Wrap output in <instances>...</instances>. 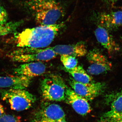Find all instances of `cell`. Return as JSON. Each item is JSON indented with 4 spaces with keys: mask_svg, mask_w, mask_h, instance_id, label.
Listing matches in <instances>:
<instances>
[{
    "mask_svg": "<svg viewBox=\"0 0 122 122\" xmlns=\"http://www.w3.org/2000/svg\"><path fill=\"white\" fill-rule=\"evenodd\" d=\"M8 19V14L5 9L0 5V22L4 23L7 22Z\"/></svg>",
    "mask_w": 122,
    "mask_h": 122,
    "instance_id": "44dd1931",
    "label": "cell"
},
{
    "mask_svg": "<svg viewBox=\"0 0 122 122\" xmlns=\"http://www.w3.org/2000/svg\"><path fill=\"white\" fill-rule=\"evenodd\" d=\"M105 100L111 109L122 113V90L107 95Z\"/></svg>",
    "mask_w": 122,
    "mask_h": 122,
    "instance_id": "2e32d148",
    "label": "cell"
},
{
    "mask_svg": "<svg viewBox=\"0 0 122 122\" xmlns=\"http://www.w3.org/2000/svg\"><path fill=\"white\" fill-rule=\"evenodd\" d=\"M95 35L97 41L111 56L119 52L120 46L117 43L109 30L99 25L95 31Z\"/></svg>",
    "mask_w": 122,
    "mask_h": 122,
    "instance_id": "9c48e42d",
    "label": "cell"
},
{
    "mask_svg": "<svg viewBox=\"0 0 122 122\" xmlns=\"http://www.w3.org/2000/svg\"><path fill=\"white\" fill-rule=\"evenodd\" d=\"M61 60L64 68L71 69L77 65L78 61L76 57L68 55H61Z\"/></svg>",
    "mask_w": 122,
    "mask_h": 122,
    "instance_id": "ac0fdd59",
    "label": "cell"
},
{
    "mask_svg": "<svg viewBox=\"0 0 122 122\" xmlns=\"http://www.w3.org/2000/svg\"><path fill=\"white\" fill-rule=\"evenodd\" d=\"M121 39H122V37H121Z\"/></svg>",
    "mask_w": 122,
    "mask_h": 122,
    "instance_id": "4316f807",
    "label": "cell"
},
{
    "mask_svg": "<svg viewBox=\"0 0 122 122\" xmlns=\"http://www.w3.org/2000/svg\"><path fill=\"white\" fill-rule=\"evenodd\" d=\"M5 110L4 107L0 103V118L2 116V115L5 114Z\"/></svg>",
    "mask_w": 122,
    "mask_h": 122,
    "instance_id": "603a6c76",
    "label": "cell"
},
{
    "mask_svg": "<svg viewBox=\"0 0 122 122\" xmlns=\"http://www.w3.org/2000/svg\"><path fill=\"white\" fill-rule=\"evenodd\" d=\"M1 98L9 103L11 109L17 111L30 108L36 100V98L25 89L0 90Z\"/></svg>",
    "mask_w": 122,
    "mask_h": 122,
    "instance_id": "5b68a950",
    "label": "cell"
},
{
    "mask_svg": "<svg viewBox=\"0 0 122 122\" xmlns=\"http://www.w3.org/2000/svg\"><path fill=\"white\" fill-rule=\"evenodd\" d=\"M67 87L62 78L57 74L48 75L41 82L42 96L48 101L65 100Z\"/></svg>",
    "mask_w": 122,
    "mask_h": 122,
    "instance_id": "3957f363",
    "label": "cell"
},
{
    "mask_svg": "<svg viewBox=\"0 0 122 122\" xmlns=\"http://www.w3.org/2000/svg\"><path fill=\"white\" fill-rule=\"evenodd\" d=\"M25 5L39 25L57 24L65 14V8L58 0H29Z\"/></svg>",
    "mask_w": 122,
    "mask_h": 122,
    "instance_id": "7a4b0ae2",
    "label": "cell"
},
{
    "mask_svg": "<svg viewBox=\"0 0 122 122\" xmlns=\"http://www.w3.org/2000/svg\"><path fill=\"white\" fill-rule=\"evenodd\" d=\"M32 81V78L20 75L0 76V88L25 89Z\"/></svg>",
    "mask_w": 122,
    "mask_h": 122,
    "instance_id": "4fadbf2b",
    "label": "cell"
},
{
    "mask_svg": "<svg viewBox=\"0 0 122 122\" xmlns=\"http://www.w3.org/2000/svg\"><path fill=\"white\" fill-rule=\"evenodd\" d=\"M24 21L0 22V36H5L15 32L24 22Z\"/></svg>",
    "mask_w": 122,
    "mask_h": 122,
    "instance_id": "e0dca14e",
    "label": "cell"
},
{
    "mask_svg": "<svg viewBox=\"0 0 122 122\" xmlns=\"http://www.w3.org/2000/svg\"><path fill=\"white\" fill-rule=\"evenodd\" d=\"M99 25L109 30L122 26V11L102 13L98 16Z\"/></svg>",
    "mask_w": 122,
    "mask_h": 122,
    "instance_id": "5bb4252c",
    "label": "cell"
},
{
    "mask_svg": "<svg viewBox=\"0 0 122 122\" xmlns=\"http://www.w3.org/2000/svg\"><path fill=\"white\" fill-rule=\"evenodd\" d=\"M57 55L51 47L45 49L20 48L11 52L8 57L13 61L27 63L47 61L54 59Z\"/></svg>",
    "mask_w": 122,
    "mask_h": 122,
    "instance_id": "277c9868",
    "label": "cell"
},
{
    "mask_svg": "<svg viewBox=\"0 0 122 122\" xmlns=\"http://www.w3.org/2000/svg\"><path fill=\"white\" fill-rule=\"evenodd\" d=\"M65 25V22H62L26 29L15 34L14 41L20 48H45L53 41Z\"/></svg>",
    "mask_w": 122,
    "mask_h": 122,
    "instance_id": "6da1fadb",
    "label": "cell"
},
{
    "mask_svg": "<svg viewBox=\"0 0 122 122\" xmlns=\"http://www.w3.org/2000/svg\"><path fill=\"white\" fill-rule=\"evenodd\" d=\"M89 66L87 73L91 75H97L110 71L112 68L111 62L97 49H93L86 54Z\"/></svg>",
    "mask_w": 122,
    "mask_h": 122,
    "instance_id": "52a82bcc",
    "label": "cell"
},
{
    "mask_svg": "<svg viewBox=\"0 0 122 122\" xmlns=\"http://www.w3.org/2000/svg\"><path fill=\"white\" fill-rule=\"evenodd\" d=\"M105 3H107V0H102Z\"/></svg>",
    "mask_w": 122,
    "mask_h": 122,
    "instance_id": "484cf974",
    "label": "cell"
},
{
    "mask_svg": "<svg viewBox=\"0 0 122 122\" xmlns=\"http://www.w3.org/2000/svg\"><path fill=\"white\" fill-rule=\"evenodd\" d=\"M0 122H20L17 118L13 115L4 114L0 118Z\"/></svg>",
    "mask_w": 122,
    "mask_h": 122,
    "instance_id": "ffe728a7",
    "label": "cell"
},
{
    "mask_svg": "<svg viewBox=\"0 0 122 122\" xmlns=\"http://www.w3.org/2000/svg\"><path fill=\"white\" fill-rule=\"evenodd\" d=\"M32 122H66V120L65 118L62 119V120H59V121H55V122H49V121H37V120H33L32 119Z\"/></svg>",
    "mask_w": 122,
    "mask_h": 122,
    "instance_id": "7402d4cb",
    "label": "cell"
},
{
    "mask_svg": "<svg viewBox=\"0 0 122 122\" xmlns=\"http://www.w3.org/2000/svg\"><path fill=\"white\" fill-rule=\"evenodd\" d=\"M109 122H122V113L111 109L102 116Z\"/></svg>",
    "mask_w": 122,
    "mask_h": 122,
    "instance_id": "d6986e66",
    "label": "cell"
},
{
    "mask_svg": "<svg viewBox=\"0 0 122 122\" xmlns=\"http://www.w3.org/2000/svg\"><path fill=\"white\" fill-rule=\"evenodd\" d=\"M64 70L70 74L73 79L76 81L82 83H89L94 82L93 79L81 66H77L71 69L64 68Z\"/></svg>",
    "mask_w": 122,
    "mask_h": 122,
    "instance_id": "9a60e30c",
    "label": "cell"
},
{
    "mask_svg": "<svg viewBox=\"0 0 122 122\" xmlns=\"http://www.w3.org/2000/svg\"><path fill=\"white\" fill-rule=\"evenodd\" d=\"M65 118V114L60 106L54 103L44 102L34 114L33 120L55 122Z\"/></svg>",
    "mask_w": 122,
    "mask_h": 122,
    "instance_id": "ba28073f",
    "label": "cell"
},
{
    "mask_svg": "<svg viewBox=\"0 0 122 122\" xmlns=\"http://www.w3.org/2000/svg\"><path fill=\"white\" fill-rule=\"evenodd\" d=\"M97 122H109L104 117L102 116L100 118V119Z\"/></svg>",
    "mask_w": 122,
    "mask_h": 122,
    "instance_id": "cb8c5ba5",
    "label": "cell"
},
{
    "mask_svg": "<svg viewBox=\"0 0 122 122\" xmlns=\"http://www.w3.org/2000/svg\"><path fill=\"white\" fill-rule=\"evenodd\" d=\"M118 0H110L111 1L113 2H116Z\"/></svg>",
    "mask_w": 122,
    "mask_h": 122,
    "instance_id": "d4e9b609",
    "label": "cell"
},
{
    "mask_svg": "<svg viewBox=\"0 0 122 122\" xmlns=\"http://www.w3.org/2000/svg\"><path fill=\"white\" fill-rule=\"evenodd\" d=\"M68 81L72 89L88 101H92L98 97L103 93L106 88V84L103 82L81 83L75 81L72 77Z\"/></svg>",
    "mask_w": 122,
    "mask_h": 122,
    "instance_id": "8992f818",
    "label": "cell"
},
{
    "mask_svg": "<svg viewBox=\"0 0 122 122\" xmlns=\"http://www.w3.org/2000/svg\"><path fill=\"white\" fill-rule=\"evenodd\" d=\"M57 55H68L75 57H82L87 53L86 46L82 42L68 45H57L51 47Z\"/></svg>",
    "mask_w": 122,
    "mask_h": 122,
    "instance_id": "7c38bea8",
    "label": "cell"
},
{
    "mask_svg": "<svg viewBox=\"0 0 122 122\" xmlns=\"http://www.w3.org/2000/svg\"><path fill=\"white\" fill-rule=\"evenodd\" d=\"M46 69V65L42 62H32L20 65L14 70V73L16 75L32 78L43 74Z\"/></svg>",
    "mask_w": 122,
    "mask_h": 122,
    "instance_id": "8fae6325",
    "label": "cell"
},
{
    "mask_svg": "<svg viewBox=\"0 0 122 122\" xmlns=\"http://www.w3.org/2000/svg\"><path fill=\"white\" fill-rule=\"evenodd\" d=\"M65 100L72 106L75 111L80 115H86L91 111L92 108L89 101L68 87L66 91Z\"/></svg>",
    "mask_w": 122,
    "mask_h": 122,
    "instance_id": "30bf717a",
    "label": "cell"
}]
</instances>
